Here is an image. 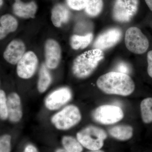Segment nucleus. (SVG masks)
<instances>
[{"label": "nucleus", "mask_w": 152, "mask_h": 152, "mask_svg": "<svg viewBox=\"0 0 152 152\" xmlns=\"http://www.w3.org/2000/svg\"><path fill=\"white\" fill-rule=\"evenodd\" d=\"M38 64V58L35 54L32 51L27 52L17 64V74L21 78H30L35 72Z\"/></svg>", "instance_id": "6e6552de"}, {"label": "nucleus", "mask_w": 152, "mask_h": 152, "mask_svg": "<svg viewBox=\"0 0 152 152\" xmlns=\"http://www.w3.org/2000/svg\"><path fill=\"white\" fill-rule=\"evenodd\" d=\"M117 72L128 75L130 72V69L127 64L126 63H120L116 67Z\"/></svg>", "instance_id": "a878e982"}, {"label": "nucleus", "mask_w": 152, "mask_h": 152, "mask_svg": "<svg viewBox=\"0 0 152 152\" xmlns=\"http://www.w3.org/2000/svg\"><path fill=\"white\" fill-rule=\"evenodd\" d=\"M93 118L101 124H114L121 121L124 116L122 109L118 106L106 104L99 106L92 113Z\"/></svg>", "instance_id": "39448f33"}, {"label": "nucleus", "mask_w": 152, "mask_h": 152, "mask_svg": "<svg viewBox=\"0 0 152 152\" xmlns=\"http://www.w3.org/2000/svg\"><path fill=\"white\" fill-rule=\"evenodd\" d=\"M88 152H105L102 150H97V151H90Z\"/></svg>", "instance_id": "7c9ffc66"}, {"label": "nucleus", "mask_w": 152, "mask_h": 152, "mask_svg": "<svg viewBox=\"0 0 152 152\" xmlns=\"http://www.w3.org/2000/svg\"><path fill=\"white\" fill-rule=\"evenodd\" d=\"M70 16V11L62 4H58L52 9L51 20L56 27H60L63 23L69 20Z\"/></svg>", "instance_id": "2eb2a0df"}, {"label": "nucleus", "mask_w": 152, "mask_h": 152, "mask_svg": "<svg viewBox=\"0 0 152 152\" xmlns=\"http://www.w3.org/2000/svg\"><path fill=\"white\" fill-rule=\"evenodd\" d=\"M0 116L3 120L8 118L7 98L4 91L2 90L0 91Z\"/></svg>", "instance_id": "5701e85b"}, {"label": "nucleus", "mask_w": 152, "mask_h": 152, "mask_svg": "<svg viewBox=\"0 0 152 152\" xmlns=\"http://www.w3.org/2000/svg\"><path fill=\"white\" fill-rule=\"evenodd\" d=\"M142 120L145 124L152 123V98L144 99L140 104Z\"/></svg>", "instance_id": "aec40b11"}, {"label": "nucleus", "mask_w": 152, "mask_h": 152, "mask_svg": "<svg viewBox=\"0 0 152 152\" xmlns=\"http://www.w3.org/2000/svg\"><path fill=\"white\" fill-rule=\"evenodd\" d=\"M109 133L113 138L121 141H126L132 137L133 128L127 125H117L110 128Z\"/></svg>", "instance_id": "f3484780"}, {"label": "nucleus", "mask_w": 152, "mask_h": 152, "mask_svg": "<svg viewBox=\"0 0 152 152\" xmlns=\"http://www.w3.org/2000/svg\"><path fill=\"white\" fill-rule=\"evenodd\" d=\"M139 0H115L113 10L115 20L120 23L130 21L138 10Z\"/></svg>", "instance_id": "0eeeda50"}, {"label": "nucleus", "mask_w": 152, "mask_h": 152, "mask_svg": "<svg viewBox=\"0 0 152 152\" xmlns=\"http://www.w3.org/2000/svg\"><path fill=\"white\" fill-rule=\"evenodd\" d=\"M66 1L71 9L80 11L86 8L88 0H66Z\"/></svg>", "instance_id": "b1692460"}, {"label": "nucleus", "mask_w": 152, "mask_h": 152, "mask_svg": "<svg viewBox=\"0 0 152 152\" xmlns=\"http://www.w3.org/2000/svg\"><path fill=\"white\" fill-rule=\"evenodd\" d=\"M81 118L78 108L71 105L55 114L52 118L51 121L58 129L66 130L77 124Z\"/></svg>", "instance_id": "20e7f679"}, {"label": "nucleus", "mask_w": 152, "mask_h": 152, "mask_svg": "<svg viewBox=\"0 0 152 152\" xmlns=\"http://www.w3.org/2000/svg\"><path fill=\"white\" fill-rule=\"evenodd\" d=\"M3 4V1L2 0H1V6Z\"/></svg>", "instance_id": "2f4dec72"}, {"label": "nucleus", "mask_w": 152, "mask_h": 152, "mask_svg": "<svg viewBox=\"0 0 152 152\" xmlns=\"http://www.w3.org/2000/svg\"><path fill=\"white\" fill-rule=\"evenodd\" d=\"M11 137L8 134L1 136L0 139V152H11Z\"/></svg>", "instance_id": "393cba45"}, {"label": "nucleus", "mask_w": 152, "mask_h": 152, "mask_svg": "<svg viewBox=\"0 0 152 152\" xmlns=\"http://www.w3.org/2000/svg\"><path fill=\"white\" fill-rule=\"evenodd\" d=\"M147 58L148 62V73L149 76L152 78V50L148 52Z\"/></svg>", "instance_id": "bb28decb"}, {"label": "nucleus", "mask_w": 152, "mask_h": 152, "mask_svg": "<svg viewBox=\"0 0 152 152\" xmlns=\"http://www.w3.org/2000/svg\"><path fill=\"white\" fill-rule=\"evenodd\" d=\"M103 0H88L85 12L90 17L97 16L103 8Z\"/></svg>", "instance_id": "4be33fe9"}, {"label": "nucleus", "mask_w": 152, "mask_h": 152, "mask_svg": "<svg viewBox=\"0 0 152 152\" xmlns=\"http://www.w3.org/2000/svg\"><path fill=\"white\" fill-rule=\"evenodd\" d=\"M122 36L121 30L118 28H111L98 36L94 43V49L104 50L116 45Z\"/></svg>", "instance_id": "1a4fd4ad"}, {"label": "nucleus", "mask_w": 152, "mask_h": 152, "mask_svg": "<svg viewBox=\"0 0 152 152\" xmlns=\"http://www.w3.org/2000/svg\"><path fill=\"white\" fill-rule=\"evenodd\" d=\"M45 64H43L40 70L37 88L40 93L45 92L48 88L52 81L51 76Z\"/></svg>", "instance_id": "6ab92c4d"}, {"label": "nucleus", "mask_w": 152, "mask_h": 152, "mask_svg": "<svg viewBox=\"0 0 152 152\" xmlns=\"http://www.w3.org/2000/svg\"><path fill=\"white\" fill-rule=\"evenodd\" d=\"M64 149L68 152H82L83 146L78 140L71 136H64L62 140Z\"/></svg>", "instance_id": "412c9836"}, {"label": "nucleus", "mask_w": 152, "mask_h": 152, "mask_svg": "<svg viewBox=\"0 0 152 152\" xmlns=\"http://www.w3.org/2000/svg\"><path fill=\"white\" fill-rule=\"evenodd\" d=\"M55 152H68L67 151H66V150H65L64 149H57L56 150V151Z\"/></svg>", "instance_id": "c756f323"}, {"label": "nucleus", "mask_w": 152, "mask_h": 152, "mask_svg": "<svg viewBox=\"0 0 152 152\" xmlns=\"http://www.w3.org/2000/svg\"><path fill=\"white\" fill-rule=\"evenodd\" d=\"M26 49L25 44L23 41L13 40L9 44L5 50L4 58L10 64H16L24 55Z\"/></svg>", "instance_id": "f8f14e48"}, {"label": "nucleus", "mask_w": 152, "mask_h": 152, "mask_svg": "<svg viewBox=\"0 0 152 152\" xmlns=\"http://www.w3.org/2000/svg\"><path fill=\"white\" fill-rule=\"evenodd\" d=\"M8 118L12 122H18L23 116L20 96L15 93H11L7 98Z\"/></svg>", "instance_id": "ddd939ff"}, {"label": "nucleus", "mask_w": 152, "mask_h": 152, "mask_svg": "<svg viewBox=\"0 0 152 152\" xmlns=\"http://www.w3.org/2000/svg\"><path fill=\"white\" fill-rule=\"evenodd\" d=\"M45 65L49 69H55L59 64L61 58V49L58 43L49 39L45 44Z\"/></svg>", "instance_id": "9b49d317"}, {"label": "nucleus", "mask_w": 152, "mask_h": 152, "mask_svg": "<svg viewBox=\"0 0 152 152\" xmlns=\"http://www.w3.org/2000/svg\"><path fill=\"white\" fill-rule=\"evenodd\" d=\"M107 137L104 130L93 126L86 127L77 134V139L82 146L90 151L101 150Z\"/></svg>", "instance_id": "7ed1b4c3"}, {"label": "nucleus", "mask_w": 152, "mask_h": 152, "mask_svg": "<svg viewBox=\"0 0 152 152\" xmlns=\"http://www.w3.org/2000/svg\"><path fill=\"white\" fill-rule=\"evenodd\" d=\"M0 39H3L10 33L13 32L18 27V21L9 14L4 15L0 19Z\"/></svg>", "instance_id": "dca6fc26"}, {"label": "nucleus", "mask_w": 152, "mask_h": 152, "mask_svg": "<svg viewBox=\"0 0 152 152\" xmlns=\"http://www.w3.org/2000/svg\"><path fill=\"white\" fill-rule=\"evenodd\" d=\"M125 43L129 50L137 54L145 53L149 47V42L146 36L136 27H132L126 31Z\"/></svg>", "instance_id": "423d86ee"}, {"label": "nucleus", "mask_w": 152, "mask_h": 152, "mask_svg": "<svg viewBox=\"0 0 152 152\" xmlns=\"http://www.w3.org/2000/svg\"><path fill=\"white\" fill-rule=\"evenodd\" d=\"M97 86L103 92L110 95L127 96L134 91V83L127 74L111 72L101 76L96 82Z\"/></svg>", "instance_id": "f257e3e1"}, {"label": "nucleus", "mask_w": 152, "mask_h": 152, "mask_svg": "<svg viewBox=\"0 0 152 152\" xmlns=\"http://www.w3.org/2000/svg\"><path fill=\"white\" fill-rule=\"evenodd\" d=\"M72 97L71 90L67 88H62L55 91L47 97L45 105L48 109L55 110L67 103Z\"/></svg>", "instance_id": "9d476101"}, {"label": "nucleus", "mask_w": 152, "mask_h": 152, "mask_svg": "<svg viewBox=\"0 0 152 152\" xmlns=\"http://www.w3.org/2000/svg\"><path fill=\"white\" fill-rule=\"evenodd\" d=\"M104 58L103 52L99 49L84 52L74 60L72 66L74 75L79 79L86 78L92 74Z\"/></svg>", "instance_id": "f03ea898"}, {"label": "nucleus", "mask_w": 152, "mask_h": 152, "mask_svg": "<svg viewBox=\"0 0 152 152\" xmlns=\"http://www.w3.org/2000/svg\"><path fill=\"white\" fill-rule=\"evenodd\" d=\"M93 39V34L92 33H89L85 36L74 35L71 37L70 43L72 48L74 50L84 49L91 42Z\"/></svg>", "instance_id": "a211bd4d"}, {"label": "nucleus", "mask_w": 152, "mask_h": 152, "mask_svg": "<svg viewBox=\"0 0 152 152\" xmlns=\"http://www.w3.org/2000/svg\"><path fill=\"white\" fill-rule=\"evenodd\" d=\"M23 152H39L34 146L32 145H28L25 148Z\"/></svg>", "instance_id": "cd10ccee"}, {"label": "nucleus", "mask_w": 152, "mask_h": 152, "mask_svg": "<svg viewBox=\"0 0 152 152\" xmlns=\"http://www.w3.org/2000/svg\"><path fill=\"white\" fill-rule=\"evenodd\" d=\"M147 5L150 9V10L152 12V0H145Z\"/></svg>", "instance_id": "c85d7f7f"}, {"label": "nucleus", "mask_w": 152, "mask_h": 152, "mask_svg": "<svg viewBox=\"0 0 152 152\" xmlns=\"http://www.w3.org/2000/svg\"><path fill=\"white\" fill-rule=\"evenodd\" d=\"M12 8L14 14L20 18H34L37 10V6L34 1L25 3L21 0H15Z\"/></svg>", "instance_id": "4468645a"}]
</instances>
